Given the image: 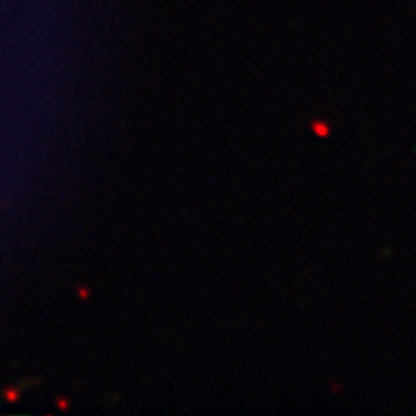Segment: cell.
<instances>
[{"instance_id":"6da1fadb","label":"cell","mask_w":416,"mask_h":416,"mask_svg":"<svg viewBox=\"0 0 416 416\" xmlns=\"http://www.w3.org/2000/svg\"><path fill=\"white\" fill-rule=\"evenodd\" d=\"M4 397H6L8 401H14V399H18V397H20V393H18L16 389H12V391H8V393H4Z\"/></svg>"}]
</instances>
